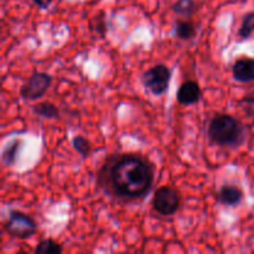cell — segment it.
Masks as SVG:
<instances>
[{
    "mask_svg": "<svg viewBox=\"0 0 254 254\" xmlns=\"http://www.w3.org/2000/svg\"><path fill=\"white\" fill-rule=\"evenodd\" d=\"M153 183V164L140 154H113L98 171L99 188L107 195L124 202L145 197Z\"/></svg>",
    "mask_w": 254,
    "mask_h": 254,
    "instance_id": "cell-1",
    "label": "cell"
},
{
    "mask_svg": "<svg viewBox=\"0 0 254 254\" xmlns=\"http://www.w3.org/2000/svg\"><path fill=\"white\" fill-rule=\"evenodd\" d=\"M208 138L212 143L228 148L241 146L246 140V128L230 114H216L208 124Z\"/></svg>",
    "mask_w": 254,
    "mask_h": 254,
    "instance_id": "cell-2",
    "label": "cell"
},
{
    "mask_svg": "<svg viewBox=\"0 0 254 254\" xmlns=\"http://www.w3.org/2000/svg\"><path fill=\"white\" fill-rule=\"evenodd\" d=\"M4 230L11 237L17 240H27L35 235L37 226L34 218L27 216L26 213L11 211L6 222L4 223Z\"/></svg>",
    "mask_w": 254,
    "mask_h": 254,
    "instance_id": "cell-3",
    "label": "cell"
},
{
    "mask_svg": "<svg viewBox=\"0 0 254 254\" xmlns=\"http://www.w3.org/2000/svg\"><path fill=\"white\" fill-rule=\"evenodd\" d=\"M171 79V71L165 64H155L154 67L144 72L141 82L144 87L155 96H161L169 88Z\"/></svg>",
    "mask_w": 254,
    "mask_h": 254,
    "instance_id": "cell-4",
    "label": "cell"
},
{
    "mask_svg": "<svg viewBox=\"0 0 254 254\" xmlns=\"http://www.w3.org/2000/svg\"><path fill=\"white\" fill-rule=\"evenodd\" d=\"M181 206V196L178 190L170 186H161L154 193L153 207L159 215L173 216Z\"/></svg>",
    "mask_w": 254,
    "mask_h": 254,
    "instance_id": "cell-5",
    "label": "cell"
},
{
    "mask_svg": "<svg viewBox=\"0 0 254 254\" xmlns=\"http://www.w3.org/2000/svg\"><path fill=\"white\" fill-rule=\"evenodd\" d=\"M52 77L45 72H36L20 88V96L26 101H36L41 98L50 88Z\"/></svg>",
    "mask_w": 254,
    "mask_h": 254,
    "instance_id": "cell-6",
    "label": "cell"
},
{
    "mask_svg": "<svg viewBox=\"0 0 254 254\" xmlns=\"http://www.w3.org/2000/svg\"><path fill=\"white\" fill-rule=\"evenodd\" d=\"M176 99L183 106H191L201 99V88L197 82L186 81L178 89Z\"/></svg>",
    "mask_w": 254,
    "mask_h": 254,
    "instance_id": "cell-7",
    "label": "cell"
},
{
    "mask_svg": "<svg viewBox=\"0 0 254 254\" xmlns=\"http://www.w3.org/2000/svg\"><path fill=\"white\" fill-rule=\"evenodd\" d=\"M233 78L241 83H250L254 81V59H240L232 67Z\"/></svg>",
    "mask_w": 254,
    "mask_h": 254,
    "instance_id": "cell-8",
    "label": "cell"
},
{
    "mask_svg": "<svg viewBox=\"0 0 254 254\" xmlns=\"http://www.w3.org/2000/svg\"><path fill=\"white\" fill-rule=\"evenodd\" d=\"M243 198V191L240 188L233 185H226L222 186L220 189V191L217 192V201L221 205L225 206H231V207H235V206L240 205L241 201Z\"/></svg>",
    "mask_w": 254,
    "mask_h": 254,
    "instance_id": "cell-9",
    "label": "cell"
},
{
    "mask_svg": "<svg viewBox=\"0 0 254 254\" xmlns=\"http://www.w3.org/2000/svg\"><path fill=\"white\" fill-rule=\"evenodd\" d=\"M174 32H175V36L178 39L188 41V40H191L192 37H195L196 27L193 25V22L189 21V20H185V21L184 20H179V21L175 22Z\"/></svg>",
    "mask_w": 254,
    "mask_h": 254,
    "instance_id": "cell-10",
    "label": "cell"
},
{
    "mask_svg": "<svg viewBox=\"0 0 254 254\" xmlns=\"http://www.w3.org/2000/svg\"><path fill=\"white\" fill-rule=\"evenodd\" d=\"M32 112L46 119H55L60 117L59 108L54 103H50V102H41V103L35 104L32 107Z\"/></svg>",
    "mask_w": 254,
    "mask_h": 254,
    "instance_id": "cell-11",
    "label": "cell"
},
{
    "mask_svg": "<svg viewBox=\"0 0 254 254\" xmlns=\"http://www.w3.org/2000/svg\"><path fill=\"white\" fill-rule=\"evenodd\" d=\"M20 145H21V141L19 139H15V140H12L11 143L5 146L4 151H2V163H4L5 166L14 165L17 153H19Z\"/></svg>",
    "mask_w": 254,
    "mask_h": 254,
    "instance_id": "cell-12",
    "label": "cell"
},
{
    "mask_svg": "<svg viewBox=\"0 0 254 254\" xmlns=\"http://www.w3.org/2000/svg\"><path fill=\"white\" fill-rule=\"evenodd\" d=\"M196 10H197V5L193 0H178L173 5V11L180 16L190 17L191 15L195 14Z\"/></svg>",
    "mask_w": 254,
    "mask_h": 254,
    "instance_id": "cell-13",
    "label": "cell"
},
{
    "mask_svg": "<svg viewBox=\"0 0 254 254\" xmlns=\"http://www.w3.org/2000/svg\"><path fill=\"white\" fill-rule=\"evenodd\" d=\"M254 32V11L248 12L243 17L242 25L238 30V36L241 40H247L252 36Z\"/></svg>",
    "mask_w": 254,
    "mask_h": 254,
    "instance_id": "cell-14",
    "label": "cell"
},
{
    "mask_svg": "<svg viewBox=\"0 0 254 254\" xmlns=\"http://www.w3.org/2000/svg\"><path fill=\"white\" fill-rule=\"evenodd\" d=\"M62 246L52 240H44L36 246L35 253L36 254H60L62 253Z\"/></svg>",
    "mask_w": 254,
    "mask_h": 254,
    "instance_id": "cell-15",
    "label": "cell"
},
{
    "mask_svg": "<svg viewBox=\"0 0 254 254\" xmlns=\"http://www.w3.org/2000/svg\"><path fill=\"white\" fill-rule=\"evenodd\" d=\"M72 146L82 156V159L88 158L89 154L92 153L91 143L82 135H77L72 139Z\"/></svg>",
    "mask_w": 254,
    "mask_h": 254,
    "instance_id": "cell-16",
    "label": "cell"
},
{
    "mask_svg": "<svg viewBox=\"0 0 254 254\" xmlns=\"http://www.w3.org/2000/svg\"><path fill=\"white\" fill-rule=\"evenodd\" d=\"M88 29L91 30L93 34L99 35L101 37H104L107 32V26L106 21H104V14L101 12V14L96 15L94 17H92L88 22Z\"/></svg>",
    "mask_w": 254,
    "mask_h": 254,
    "instance_id": "cell-17",
    "label": "cell"
},
{
    "mask_svg": "<svg viewBox=\"0 0 254 254\" xmlns=\"http://www.w3.org/2000/svg\"><path fill=\"white\" fill-rule=\"evenodd\" d=\"M238 107L245 112L246 116L252 119L254 126V92L245 96L242 99H240L238 101Z\"/></svg>",
    "mask_w": 254,
    "mask_h": 254,
    "instance_id": "cell-18",
    "label": "cell"
},
{
    "mask_svg": "<svg viewBox=\"0 0 254 254\" xmlns=\"http://www.w3.org/2000/svg\"><path fill=\"white\" fill-rule=\"evenodd\" d=\"M32 1H34L40 9H46V7L50 6V4H51L54 0H32Z\"/></svg>",
    "mask_w": 254,
    "mask_h": 254,
    "instance_id": "cell-19",
    "label": "cell"
}]
</instances>
